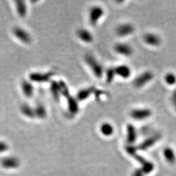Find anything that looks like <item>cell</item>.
I'll list each match as a JSON object with an SVG mask.
<instances>
[{"label": "cell", "mask_w": 176, "mask_h": 176, "mask_svg": "<svg viewBox=\"0 0 176 176\" xmlns=\"http://www.w3.org/2000/svg\"><path fill=\"white\" fill-rule=\"evenodd\" d=\"M60 88H61V95L62 97H65L67 99V108L69 113L72 115H75L78 113L80 110L78 101L76 97L72 96L69 91V89L68 86L64 81L61 80L59 81Z\"/></svg>", "instance_id": "6da1fadb"}, {"label": "cell", "mask_w": 176, "mask_h": 176, "mask_svg": "<svg viewBox=\"0 0 176 176\" xmlns=\"http://www.w3.org/2000/svg\"><path fill=\"white\" fill-rule=\"evenodd\" d=\"M84 61L95 77L98 79L102 78L105 71L101 63L98 61L96 57L92 54H88L85 55Z\"/></svg>", "instance_id": "7a4b0ae2"}, {"label": "cell", "mask_w": 176, "mask_h": 176, "mask_svg": "<svg viewBox=\"0 0 176 176\" xmlns=\"http://www.w3.org/2000/svg\"><path fill=\"white\" fill-rule=\"evenodd\" d=\"M105 15V9L100 5H94L89 8L88 21L92 27H96Z\"/></svg>", "instance_id": "3957f363"}, {"label": "cell", "mask_w": 176, "mask_h": 176, "mask_svg": "<svg viewBox=\"0 0 176 176\" xmlns=\"http://www.w3.org/2000/svg\"><path fill=\"white\" fill-rule=\"evenodd\" d=\"M154 78L155 74L152 71H144L135 78L133 80V86L136 88H142L152 82Z\"/></svg>", "instance_id": "277c9868"}, {"label": "cell", "mask_w": 176, "mask_h": 176, "mask_svg": "<svg viewBox=\"0 0 176 176\" xmlns=\"http://www.w3.org/2000/svg\"><path fill=\"white\" fill-rule=\"evenodd\" d=\"M153 111L149 108H136L130 112V117L137 122H142L149 119L152 116Z\"/></svg>", "instance_id": "5b68a950"}, {"label": "cell", "mask_w": 176, "mask_h": 176, "mask_svg": "<svg viewBox=\"0 0 176 176\" xmlns=\"http://www.w3.org/2000/svg\"><path fill=\"white\" fill-rule=\"evenodd\" d=\"M135 30L136 28L133 24L130 22H125L118 25L115 28V32L117 36L125 38L131 36L135 32Z\"/></svg>", "instance_id": "8992f818"}, {"label": "cell", "mask_w": 176, "mask_h": 176, "mask_svg": "<svg viewBox=\"0 0 176 176\" xmlns=\"http://www.w3.org/2000/svg\"><path fill=\"white\" fill-rule=\"evenodd\" d=\"M114 50L116 54L124 57H130L134 53L132 46L124 42H118L114 46Z\"/></svg>", "instance_id": "52a82bcc"}, {"label": "cell", "mask_w": 176, "mask_h": 176, "mask_svg": "<svg viewBox=\"0 0 176 176\" xmlns=\"http://www.w3.org/2000/svg\"><path fill=\"white\" fill-rule=\"evenodd\" d=\"M143 41L147 45L151 47H158L162 44V39L158 34L148 32L146 33L143 37Z\"/></svg>", "instance_id": "ba28073f"}, {"label": "cell", "mask_w": 176, "mask_h": 176, "mask_svg": "<svg viewBox=\"0 0 176 176\" xmlns=\"http://www.w3.org/2000/svg\"><path fill=\"white\" fill-rule=\"evenodd\" d=\"M1 165L2 168L7 170H13L18 168L20 164L19 158L14 156H8L1 160Z\"/></svg>", "instance_id": "9c48e42d"}, {"label": "cell", "mask_w": 176, "mask_h": 176, "mask_svg": "<svg viewBox=\"0 0 176 176\" xmlns=\"http://www.w3.org/2000/svg\"><path fill=\"white\" fill-rule=\"evenodd\" d=\"M76 33L77 38L85 44H91L93 41V35L88 29L80 28L76 31Z\"/></svg>", "instance_id": "30bf717a"}, {"label": "cell", "mask_w": 176, "mask_h": 176, "mask_svg": "<svg viewBox=\"0 0 176 176\" xmlns=\"http://www.w3.org/2000/svg\"><path fill=\"white\" fill-rule=\"evenodd\" d=\"M95 89H96V88L93 87V86L80 89L77 92L76 99L78 102L85 101V100H88L91 95H94Z\"/></svg>", "instance_id": "8fae6325"}, {"label": "cell", "mask_w": 176, "mask_h": 176, "mask_svg": "<svg viewBox=\"0 0 176 176\" xmlns=\"http://www.w3.org/2000/svg\"><path fill=\"white\" fill-rule=\"evenodd\" d=\"M116 76L122 79H128L132 75V70L127 65H119L114 67Z\"/></svg>", "instance_id": "7c38bea8"}, {"label": "cell", "mask_w": 176, "mask_h": 176, "mask_svg": "<svg viewBox=\"0 0 176 176\" xmlns=\"http://www.w3.org/2000/svg\"><path fill=\"white\" fill-rule=\"evenodd\" d=\"M137 138V131L135 127L129 123L126 127V140L129 145L133 144Z\"/></svg>", "instance_id": "4fadbf2b"}, {"label": "cell", "mask_w": 176, "mask_h": 176, "mask_svg": "<svg viewBox=\"0 0 176 176\" xmlns=\"http://www.w3.org/2000/svg\"><path fill=\"white\" fill-rule=\"evenodd\" d=\"M161 136L160 134H155L150 136L143 141V142L140 144V146H138V149L140 150H142V151H145L151 148L153 146H154L155 144L157 143L158 140L160 139Z\"/></svg>", "instance_id": "5bb4252c"}, {"label": "cell", "mask_w": 176, "mask_h": 176, "mask_svg": "<svg viewBox=\"0 0 176 176\" xmlns=\"http://www.w3.org/2000/svg\"><path fill=\"white\" fill-rule=\"evenodd\" d=\"M54 73L48 72L47 73H33L31 75V79L37 82H47L51 80Z\"/></svg>", "instance_id": "9a60e30c"}, {"label": "cell", "mask_w": 176, "mask_h": 176, "mask_svg": "<svg viewBox=\"0 0 176 176\" xmlns=\"http://www.w3.org/2000/svg\"><path fill=\"white\" fill-rule=\"evenodd\" d=\"M99 131L104 136L109 137L113 135L115 129L113 125H112L110 123L104 122L100 125Z\"/></svg>", "instance_id": "2e32d148"}, {"label": "cell", "mask_w": 176, "mask_h": 176, "mask_svg": "<svg viewBox=\"0 0 176 176\" xmlns=\"http://www.w3.org/2000/svg\"><path fill=\"white\" fill-rule=\"evenodd\" d=\"M163 155L166 160L170 164H174L176 161V156L174 150L170 147H166L163 150Z\"/></svg>", "instance_id": "e0dca14e"}, {"label": "cell", "mask_w": 176, "mask_h": 176, "mask_svg": "<svg viewBox=\"0 0 176 176\" xmlns=\"http://www.w3.org/2000/svg\"><path fill=\"white\" fill-rule=\"evenodd\" d=\"M50 89L52 95L54 99H56V100H59L60 98L62 96L59 82L56 81H52Z\"/></svg>", "instance_id": "ac0fdd59"}, {"label": "cell", "mask_w": 176, "mask_h": 176, "mask_svg": "<svg viewBox=\"0 0 176 176\" xmlns=\"http://www.w3.org/2000/svg\"><path fill=\"white\" fill-rule=\"evenodd\" d=\"M104 76H105V82L106 84H110L113 82L115 76H116L114 67H110L107 70L105 71Z\"/></svg>", "instance_id": "d6986e66"}, {"label": "cell", "mask_w": 176, "mask_h": 176, "mask_svg": "<svg viewBox=\"0 0 176 176\" xmlns=\"http://www.w3.org/2000/svg\"><path fill=\"white\" fill-rule=\"evenodd\" d=\"M35 116L40 119H45L47 116V111L45 106L42 105H39L35 108Z\"/></svg>", "instance_id": "ffe728a7"}, {"label": "cell", "mask_w": 176, "mask_h": 176, "mask_svg": "<svg viewBox=\"0 0 176 176\" xmlns=\"http://www.w3.org/2000/svg\"><path fill=\"white\" fill-rule=\"evenodd\" d=\"M164 82L169 86L176 85V74L172 72L167 73L164 76Z\"/></svg>", "instance_id": "44dd1931"}, {"label": "cell", "mask_w": 176, "mask_h": 176, "mask_svg": "<svg viewBox=\"0 0 176 176\" xmlns=\"http://www.w3.org/2000/svg\"><path fill=\"white\" fill-rule=\"evenodd\" d=\"M22 89L23 91H24L25 95H26L28 97H31L33 95V86L31 83L25 82L24 83H23L22 85Z\"/></svg>", "instance_id": "7402d4cb"}, {"label": "cell", "mask_w": 176, "mask_h": 176, "mask_svg": "<svg viewBox=\"0 0 176 176\" xmlns=\"http://www.w3.org/2000/svg\"><path fill=\"white\" fill-rule=\"evenodd\" d=\"M141 169L144 173V174H148L153 171V170L155 169V166L153 163L147 160L145 163L142 164Z\"/></svg>", "instance_id": "603a6c76"}, {"label": "cell", "mask_w": 176, "mask_h": 176, "mask_svg": "<svg viewBox=\"0 0 176 176\" xmlns=\"http://www.w3.org/2000/svg\"><path fill=\"white\" fill-rule=\"evenodd\" d=\"M8 147L7 144L4 142H0V153H3L7 151Z\"/></svg>", "instance_id": "cb8c5ba5"}, {"label": "cell", "mask_w": 176, "mask_h": 176, "mask_svg": "<svg viewBox=\"0 0 176 176\" xmlns=\"http://www.w3.org/2000/svg\"><path fill=\"white\" fill-rule=\"evenodd\" d=\"M144 173L142 170V169H136L134 170L133 174H132V176H144Z\"/></svg>", "instance_id": "d4e9b609"}, {"label": "cell", "mask_w": 176, "mask_h": 176, "mask_svg": "<svg viewBox=\"0 0 176 176\" xmlns=\"http://www.w3.org/2000/svg\"><path fill=\"white\" fill-rule=\"evenodd\" d=\"M171 99H172V101L173 104H174L175 106H176V88L174 89V91H173Z\"/></svg>", "instance_id": "484cf974"}, {"label": "cell", "mask_w": 176, "mask_h": 176, "mask_svg": "<svg viewBox=\"0 0 176 176\" xmlns=\"http://www.w3.org/2000/svg\"><path fill=\"white\" fill-rule=\"evenodd\" d=\"M175 111H176V106H175Z\"/></svg>", "instance_id": "4316f807"}]
</instances>
